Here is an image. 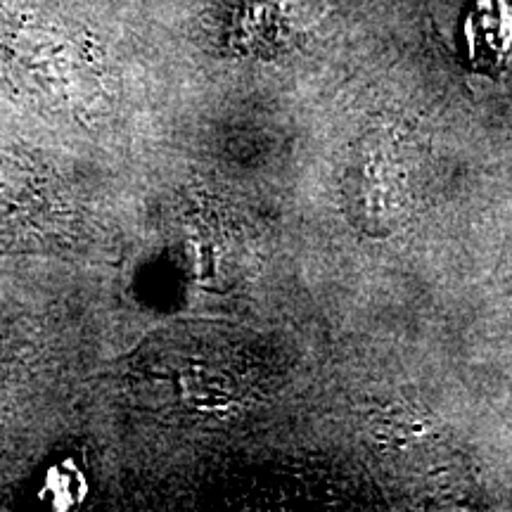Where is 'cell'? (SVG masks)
I'll return each mask as SVG.
<instances>
[{
	"label": "cell",
	"instance_id": "1",
	"mask_svg": "<svg viewBox=\"0 0 512 512\" xmlns=\"http://www.w3.org/2000/svg\"><path fill=\"white\" fill-rule=\"evenodd\" d=\"M323 0H228V41L245 50L275 46L318 17Z\"/></svg>",
	"mask_w": 512,
	"mask_h": 512
}]
</instances>
